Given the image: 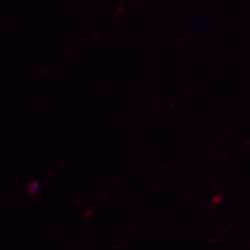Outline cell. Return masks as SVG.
Segmentation results:
<instances>
[{"label": "cell", "mask_w": 250, "mask_h": 250, "mask_svg": "<svg viewBox=\"0 0 250 250\" xmlns=\"http://www.w3.org/2000/svg\"><path fill=\"white\" fill-rule=\"evenodd\" d=\"M28 190L30 194H35L36 192L39 190V183L38 182H30L28 186Z\"/></svg>", "instance_id": "obj_1"}]
</instances>
